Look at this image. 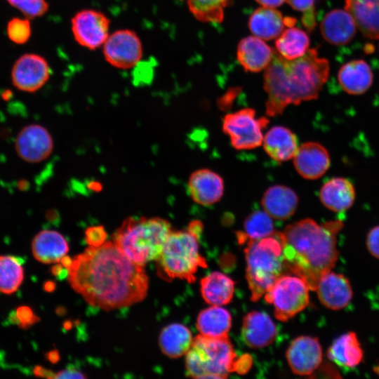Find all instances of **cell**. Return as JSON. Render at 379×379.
<instances>
[{"label":"cell","instance_id":"obj_1","mask_svg":"<svg viewBox=\"0 0 379 379\" xmlns=\"http://www.w3.org/2000/svg\"><path fill=\"white\" fill-rule=\"evenodd\" d=\"M67 270L72 288L89 305L105 310L135 304L147 293L143 265L129 259L111 241L89 246Z\"/></svg>","mask_w":379,"mask_h":379},{"label":"cell","instance_id":"obj_2","mask_svg":"<svg viewBox=\"0 0 379 379\" xmlns=\"http://www.w3.org/2000/svg\"><path fill=\"white\" fill-rule=\"evenodd\" d=\"M329 69L328 61L315 48L292 60L274 51L264 74L266 115L276 117L290 105L317 99L328 80Z\"/></svg>","mask_w":379,"mask_h":379},{"label":"cell","instance_id":"obj_3","mask_svg":"<svg viewBox=\"0 0 379 379\" xmlns=\"http://www.w3.org/2000/svg\"><path fill=\"white\" fill-rule=\"evenodd\" d=\"M342 227L340 220L319 224L305 218L279 232L285 266L310 290L315 291L320 277L335 266L338 257L336 237Z\"/></svg>","mask_w":379,"mask_h":379},{"label":"cell","instance_id":"obj_4","mask_svg":"<svg viewBox=\"0 0 379 379\" xmlns=\"http://www.w3.org/2000/svg\"><path fill=\"white\" fill-rule=\"evenodd\" d=\"M170 222L161 218H126L113 234V242L135 263L157 260L171 233Z\"/></svg>","mask_w":379,"mask_h":379},{"label":"cell","instance_id":"obj_5","mask_svg":"<svg viewBox=\"0 0 379 379\" xmlns=\"http://www.w3.org/2000/svg\"><path fill=\"white\" fill-rule=\"evenodd\" d=\"M244 253L251 300L258 301L283 274L285 262L279 232L258 240L248 241Z\"/></svg>","mask_w":379,"mask_h":379},{"label":"cell","instance_id":"obj_6","mask_svg":"<svg viewBox=\"0 0 379 379\" xmlns=\"http://www.w3.org/2000/svg\"><path fill=\"white\" fill-rule=\"evenodd\" d=\"M185 355L187 373L194 378H226L237 372L240 360L228 338L201 334L193 338Z\"/></svg>","mask_w":379,"mask_h":379},{"label":"cell","instance_id":"obj_7","mask_svg":"<svg viewBox=\"0 0 379 379\" xmlns=\"http://www.w3.org/2000/svg\"><path fill=\"white\" fill-rule=\"evenodd\" d=\"M197 236L190 231L171 232L157 260L158 272L166 279L178 278L189 283L195 281L199 267H206L200 254Z\"/></svg>","mask_w":379,"mask_h":379},{"label":"cell","instance_id":"obj_8","mask_svg":"<svg viewBox=\"0 0 379 379\" xmlns=\"http://www.w3.org/2000/svg\"><path fill=\"white\" fill-rule=\"evenodd\" d=\"M310 290L302 278L282 274L264 295L266 302L274 306L276 318L286 321L308 305Z\"/></svg>","mask_w":379,"mask_h":379},{"label":"cell","instance_id":"obj_9","mask_svg":"<svg viewBox=\"0 0 379 379\" xmlns=\"http://www.w3.org/2000/svg\"><path fill=\"white\" fill-rule=\"evenodd\" d=\"M269 121L266 117H257L253 109L244 108L223 117L222 131L234 149H251L262 143V131Z\"/></svg>","mask_w":379,"mask_h":379},{"label":"cell","instance_id":"obj_10","mask_svg":"<svg viewBox=\"0 0 379 379\" xmlns=\"http://www.w3.org/2000/svg\"><path fill=\"white\" fill-rule=\"evenodd\" d=\"M105 60L119 69L137 65L142 56V45L138 34L130 29H119L109 34L102 45Z\"/></svg>","mask_w":379,"mask_h":379},{"label":"cell","instance_id":"obj_11","mask_svg":"<svg viewBox=\"0 0 379 379\" xmlns=\"http://www.w3.org/2000/svg\"><path fill=\"white\" fill-rule=\"evenodd\" d=\"M109 20L102 12L84 9L72 18L71 28L76 41L81 46L94 50L104 44L109 34Z\"/></svg>","mask_w":379,"mask_h":379},{"label":"cell","instance_id":"obj_12","mask_svg":"<svg viewBox=\"0 0 379 379\" xmlns=\"http://www.w3.org/2000/svg\"><path fill=\"white\" fill-rule=\"evenodd\" d=\"M50 74L49 65L44 57L34 53H25L13 64L11 81L18 90L34 93L46 84Z\"/></svg>","mask_w":379,"mask_h":379},{"label":"cell","instance_id":"obj_13","mask_svg":"<svg viewBox=\"0 0 379 379\" xmlns=\"http://www.w3.org/2000/svg\"><path fill=\"white\" fill-rule=\"evenodd\" d=\"M53 138L44 126L31 124L24 126L15 140V149L19 157L29 163L46 159L53 150Z\"/></svg>","mask_w":379,"mask_h":379},{"label":"cell","instance_id":"obj_14","mask_svg":"<svg viewBox=\"0 0 379 379\" xmlns=\"http://www.w3.org/2000/svg\"><path fill=\"white\" fill-rule=\"evenodd\" d=\"M322 349L317 338L300 335L295 338L286 351L290 368L295 374L309 375L322 362Z\"/></svg>","mask_w":379,"mask_h":379},{"label":"cell","instance_id":"obj_15","mask_svg":"<svg viewBox=\"0 0 379 379\" xmlns=\"http://www.w3.org/2000/svg\"><path fill=\"white\" fill-rule=\"evenodd\" d=\"M315 291L321 303L332 310L345 307L353 296L349 279L345 275L332 270L320 277Z\"/></svg>","mask_w":379,"mask_h":379},{"label":"cell","instance_id":"obj_16","mask_svg":"<svg viewBox=\"0 0 379 379\" xmlns=\"http://www.w3.org/2000/svg\"><path fill=\"white\" fill-rule=\"evenodd\" d=\"M293 164L300 176L316 180L324 175L331 165L330 154L326 148L317 142L303 143L293 157Z\"/></svg>","mask_w":379,"mask_h":379},{"label":"cell","instance_id":"obj_17","mask_svg":"<svg viewBox=\"0 0 379 379\" xmlns=\"http://www.w3.org/2000/svg\"><path fill=\"white\" fill-rule=\"evenodd\" d=\"M224 180L217 173L201 168L194 171L188 180V192L196 203L211 206L220 200L224 193Z\"/></svg>","mask_w":379,"mask_h":379},{"label":"cell","instance_id":"obj_18","mask_svg":"<svg viewBox=\"0 0 379 379\" xmlns=\"http://www.w3.org/2000/svg\"><path fill=\"white\" fill-rule=\"evenodd\" d=\"M277 335V326L267 314L253 311L244 317L241 335L248 347L252 348L267 347L274 341Z\"/></svg>","mask_w":379,"mask_h":379},{"label":"cell","instance_id":"obj_19","mask_svg":"<svg viewBox=\"0 0 379 379\" xmlns=\"http://www.w3.org/2000/svg\"><path fill=\"white\" fill-rule=\"evenodd\" d=\"M319 199L328 209L345 212L353 205L356 192L354 185L347 178L336 177L329 179L321 187Z\"/></svg>","mask_w":379,"mask_h":379},{"label":"cell","instance_id":"obj_20","mask_svg":"<svg viewBox=\"0 0 379 379\" xmlns=\"http://www.w3.org/2000/svg\"><path fill=\"white\" fill-rule=\"evenodd\" d=\"M357 25L351 15L345 9H333L323 18L320 29L324 39L334 45L350 42L356 33Z\"/></svg>","mask_w":379,"mask_h":379},{"label":"cell","instance_id":"obj_21","mask_svg":"<svg viewBox=\"0 0 379 379\" xmlns=\"http://www.w3.org/2000/svg\"><path fill=\"white\" fill-rule=\"evenodd\" d=\"M261 204L272 218L286 220L295 212L298 197L291 188L281 185L270 187L264 193Z\"/></svg>","mask_w":379,"mask_h":379},{"label":"cell","instance_id":"obj_22","mask_svg":"<svg viewBox=\"0 0 379 379\" xmlns=\"http://www.w3.org/2000/svg\"><path fill=\"white\" fill-rule=\"evenodd\" d=\"M274 51L262 39L247 36L241 39L237 48V59L247 71L257 72L266 69L271 62Z\"/></svg>","mask_w":379,"mask_h":379},{"label":"cell","instance_id":"obj_23","mask_svg":"<svg viewBox=\"0 0 379 379\" xmlns=\"http://www.w3.org/2000/svg\"><path fill=\"white\" fill-rule=\"evenodd\" d=\"M262 143L265 152L278 162L293 159L299 148L296 135L281 126L271 128L265 135Z\"/></svg>","mask_w":379,"mask_h":379},{"label":"cell","instance_id":"obj_24","mask_svg":"<svg viewBox=\"0 0 379 379\" xmlns=\"http://www.w3.org/2000/svg\"><path fill=\"white\" fill-rule=\"evenodd\" d=\"M34 257L39 262L50 264L60 262L69 251L68 244L59 232L44 230L32 241Z\"/></svg>","mask_w":379,"mask_h":379},{"label":"cell","instance_id":"obj_25","mask_svg":"<svg viewBox=\"0 0 379 379\" xmlns=\"http://www.w3.org/2000/svg\"><path fill=\"white\" fill-rule=\"evenodd\" d=\"M345 8L366 37L379 39V0H345Z\"/></svg>","mask_w":379,"mask_h":379},{"label":"cell","instance_id":"obj_26","mask_svg":"<svg viewBox=\"0 0 379 379\" xmlns=\"http://www.w3.org/2000/svg\"><path fill=\"white\" fill-rule=\"evenodd\" d=\"M338 80L346 93L355 95H361L371 86L373 74L366 62L363 60H353L340 68Z\"/></svg>","mask_w":379,"mask_h":379},{"label":"cell","instance_id":"obj_27","mask_svg":"<svg viewBox=\"0 0 379 379\" xmlns=\"http://www.w3.org/2000/svg\"><path fill=\"white\" fill-rule=\"evenodd\" d=\"M327 357L339 366L354 368L363 360L364 352L357 334L350 331L335 338L327 350Z\"/></svg>","mask_w":379,"mask_h":379},{"label":"cell","instance_id":"obj_28","mask_svg":"<svg viewBox=\"0 0 379 379\" xmlns=\"http://www.w3.org/2000/svg\"><path fill=\"white\" fill-rule=\"evenodd\" d=\"M234 281L226 274L213 272L200 282L204 300L210 305L222 306L231 302L234 292Z\"/></svg>","mask_w":379,"mask_h":379},{"label":"cell","instance_id":"obj_29","mask_svg":"<svg viewBox=\"0 0 379 379\" xmlns=\"http://www.w3.org/2000/svg\"><path fill=\"white\" fill-rule=\"evenodd\" d=\"M232 326V317L225 308L211 305L201 310L197 319V327L200 334L211 338H228Z\"/></svg>","mask_w":379,"mask_h":379},{"label":"cell","instance_id":"obj_30","mask_svg":"<svg viewBox=\"0 0 379 379\" xmlns=\"http://www.w3.org/2000/svg\"><path fill=\"white\" fill-rule=\"evenodd\" d=\"M248 25L255 36L264 40L277 38L286 26L284 18L279 11L264 6L256 9L252 13Z\"/></svg>","mask_w":379,"mask_h":379},{"label":"cell","instance_id":"obj_31","mask_svg":"<svg viewBox=\"0 0 379 379\" xmlns=\"http://www.w3.org/2000/svg\"><path fill=\"white\" fill-rule=\"evenodd\" d=\"M192 341L190 329L178 323L166 326L159 335L161 352L171 358H178L186 354L192 346Z\"/></svg>","mask_w":379,"mask_h":379},{"label":"cell","instance_id":"obj_32","mask_svg":"<svg viewBox=\"0 0 379 379\" xmlns=\"http://www.w3.org/2000/svg\"><path fill=\"white\" fill-rule=\"evenodd\" d=\"M275 46L281 57L292 60L307 53L309 50L310 39L303 30L290 27L277 37Z\"/></svg>","mask_w":379,"mask_h":379},{"label":"cell","instance_id":"obj_33","mask_svg":"<svg viewBox=\"0 0 379 379\" xmlns=\"http://www.w3.org/2000/svg\"><path fill=\"white\" fill-rule=\"evenodd\" d=\"M275 232L272 217L265 211L257 210L250 213L244 222V230L236 233L240 244L258 240Z\"/></svg>","mask_w":379,"mask_h":379},{"label":"cell","instance_id":"obj_34","mask_svg":"<svg viewBox=\"0 0 379 379\" xmlns=\"http://www.w3.org/2000/svg\"><path fill=\"white\" fill-rule=\"evenodd\" d=\"M23 279L24 268L20 259L13 255H0V293H15Z\"/></svg>","mask_w":379,"mask_h":379},{"label":"cell","instance_id":"obj_35","mask_svg":"<svg viewBox=\"0 0 379 379\" xmlns=\"http://www.w3.org/2000/svg\"><path fill=\"white\" fill-rule=\"evenodd\" d=\"M193 15L204 22L219 23L230 0H186Z\"/></svg>","mask_w":379,"mask_h":379},{"label":"cell","instance_id":"obj_36","mask_svg":"<svg viewBox=\"0 0 379 379\" xmlns=\"http://www.w3.org/2000/svg\"><path fill=\"white\" fill-rule=\"evenodd\" d=\"M8 39L17 44H23L28 41L32 34L31 24L27 18H13L6 26Z\"/></svg>","mask_w":379,"mask_h":379},{"label":"cell","instance_id":"obj_37","mask_svg":"<svg viewBox=\"0 0 379 379\" xmlns=\"http://www.w3.org/2000/svg\"><path fill=\"white\" fill-rule=\"evenodd\" d=\"M13 7L19 10L25 17L35 18L44 15L48 10L46 0H6Z\"/></svg>","mask_w":379,"mask_h":379},{"label":"cell","instance_id":"obj_38","mask_svg":"<svg viewBox=\"0 0 379 379\" xmlns=\"http://www.w3.org/2000/svg\"><path fill=\"white\" fill-rule=\"evenodd\" d=\"M14 323L21 328H27L36 324L39 318L28 306H20L17 308L13 317Z\"/></svg>","mask_w":379,"mask_h":379},{"label":"cell","instance_id":"obj_39","mask_svg":"<svg viewBox=\"0 0 379 379\" xmlns=\"http://www.w3.org/2000/svg\"><path fill=\"white\" fill-rule=\"evenodd\" d=\"M107 234L103 226L89 227L85 232V239L90 246L98 247L105 242Z\"/></svg>","mask_w":379,"mask_h":379},{"label":"cell","instance_id":"obj_40","mask_svg":"<svg viewBox=\"0 0 379 379\" xmlns=\"http://www.w3.org/2000/svg\"><path fill=\"white\" fill-rule=\"evenodd\" d=\"M366 244L371 255L379 259V225H376L369 230Z\"/></svg>","mask_w":379,"mask_h":379},{"label":"cell","instance_id":"obj_41","mask_svg":"<svg viewBox=\"0 0 379 379\" xmlns=\"http://www.w3.org/2000/svg\"><path fill=\"white\" fill-rule=\"evenodd\" d=\"M317 0H286L287 3L295 10L305 12L314 8Z\"/></svg>","mask_w":379,"mask_h":379},{"label":"cell","instance_id":"obj_42","mask_svg":"<svg viewBox=\"0 0 379 379\" xmlns=\"http://www.w3.org/2000/svg\"><path fill=\"white\" fill-rule=\"evenodd\" d=\"M85 375L81 371L74 369L72 368H69L67 369L62 370L58 373H56L55 378H86Z\"/></svg>","mask_w":379,"mask_h":379},{"label":"cell","instance_id":"obj_43","mask_svg":"<svg viewBox=\"0 0 379 379\" xmlns=\"http://www.w3.org/2000/svg\"><path fill=\"white\" fill-rule=\"evenodd\" d=\"M302 22L307 29L312 30L314 29L316 25L314 8L305 12L302 18Z\"/></svg>","mask_w":379,"mask_h":379},{"label":"cell","instance_id":"obj_44","mask_svg":"<svg viewBox=\"0 0 379 379\" xmlns=\"http://www.w3.org/2000/svg\"><path fill=\"white\" fill-rule=\"evenodd\" d=\"M34 374L39 377L47 378H55L56 373L51 370L46 369L41 366H36L33 370Z\"/></svg>","mask_w":379,"mask_h":379},{"label":"cell","instance_id":"obj_45","mask_svg":"<svg viewBox=\"0 0 379 379\" xmlns=\"http://www.w3.org/2000/svg\"><path fill=\"white\" fill-rule=\"evenodd\" d=\"M202 230H203V225L199 220H194L191 222L189 224L188 228H187L188 231H190L191 233H192L197 237H199V234L201 233Z\"/></svg>","mask_w":379,"mask_h":379},{"label":"cell","instance_id":"obj_46","mask_svg":"<svg viewBox=\"0 0 379 379\" xmlns=\"http://www.w3.org/2000/svg\"><path fill=\"white\" fill-rule=\"evenodd\" d=\"M264 7L276 8L281 6L286 0H255Z\"/></svg>","mask_w":379,"mask_h":379},{"label":"cell","instance_id":"obj_47","mask_svg":"<svg viewBox=\"0 0 379 379\" xmlns=\"http://www.w3.org/2000/svg\"><path fill=\"white\" fill-rule=\"evenodd\" d=\"M47 356L48 359L52 363H55L59 360V353L57 350L49 352Z\"/></svg>","mask_w":379,"mask_h":379},{"label":"cell","instance_id":"obj_48","mask_svg":"<svg viewBox=\"0 0 379 379\" xmlns=\"http://www.w3.org/2000/svg\"><path fill=\"white\" fill-rule=\"evenodd\" d=\"M55 284L51 281H48L45 284L44 288L48 291H51L54 289Z\"/></svg>","mask_w":379,"mask_h":379}]
</instances>
